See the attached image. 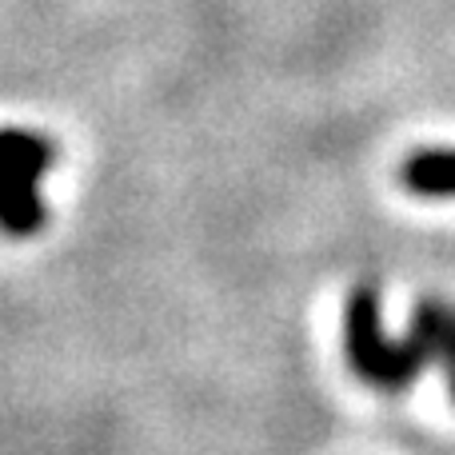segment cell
Segmentation results:
<instances>
[{"label": "cell", "instance_id": "obj_1", "mask_svg": "<svg viewBox=\"0 0 455 455\" xmlns=\"http://www.w3.org/2000/svg\"><path fill=\"white\" fill-rule=\"evenodd\" d=\"M56 148L48 136L24 132V128H8L4 132V160H0V176H4V232L12 240L20 235H36L48 220V208L40 200V176L52 168Z\"/></svg>", "mask_w": 455, "mask_h": 455}, {"label": "cell", "instance_id": "obj_2", "mask_svg": "<svg viewBox=\"0 0 455 455\" xmlns=\"http://www.w3.org/2000/svg\"><path fill=\"white\" fill-rule=\"evenodd\" d=\"M344 355L355 379L395 395V344L384 339L379 291L371 283H355L344 299Z\"/></svg>", "mask_w": 455, "mask_h": 455}, {"label": "cell", "instance_id": "obj_3", "mask_svg": "<svg viewBox=\"0 0 455 455\" xmlns=\"http://www.w3.org/2000/svg\"><path fill=\"white\" fill-rule=\"evenodd\" d=\"M400 184L411 196L448 200L455 196V148H419L400 164Z\"/></svg>", "mask_w": 455, "mask_h": 455}, {"label": "cell", "instance_id": "obj_4", "mask_svg": "<svg viewBox=\"0 0 455 455\" xmlns=\"http://www.w3.org/2000/svg\"><path fill=\"white\" fill-rule=\"evenodd\" d=\"M448 387H451V403H455V371L448 376Z\"/></svg>", "mask_w": 455, "mask_h": 455}]
</instances>
